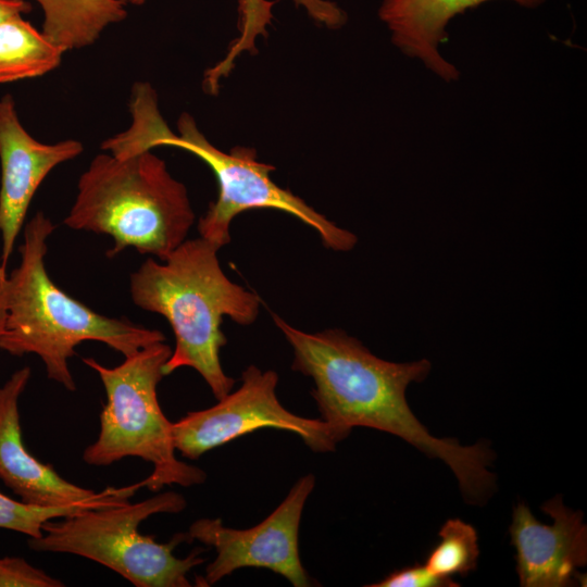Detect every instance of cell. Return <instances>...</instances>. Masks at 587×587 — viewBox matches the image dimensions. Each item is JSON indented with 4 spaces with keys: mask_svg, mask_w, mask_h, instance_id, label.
I'll return each instance as SVG.
<instances>
[{
    "mask_svg": "<svg viewBox=\"0 0 587 587\" xmlns=\"http://www.w3.org/2000/svg\"><path fill=\"white\" fill-rule=\"evenodd\" d=\"M278 375L249 365L241 386L211 408L188 412L172 424L175 449L187 459L203 453L261 428L288 430L298 435L313 452H332L347 436L321 419L296 415L282 405L276 387Z\"/></svg>",
    "mask_w": 587,
    "mask_h": 587,
    "instance_id": "8",
    "label": "cell"
},
{
    "mask_svg": "<svg viewBox=\"0 0 587 587\" xmlns=\"http://www.w3.org/2000/svg\"><path fill=\"white\" fill-rule=\"evenodd\" d=\"M32 11L26 0H0V24L14 15H23Z\"/></svg>",
    "mask_w": 587,
    "mask_h": 587,
    "instance_id": "22",
    "label": "cell"
},
{
    "mask_svg": "<svg viewBox=\"0 0 587 587\" xmlns=\"http://www.w3.org/2000/svg\"><path fill=\"white\" fill-rule=\"evenodd\" d=\"M439 542L429 552L425 567L436 577L451 579L476 569L479 555L476 529L459 519H450L439 529Z\"/></svg>",
    "mask_w": 587,
    "mask_h": 587,
    "instance_id": "17",
    "label": "cell"
},
{
    "mask_svg": "<svg viewBox=\"0 0 587 587\" xmlns=\"http://www.w3.org/2000/svg\"><path fill=\"white\" fill-rule=\"evenodd\" d=\"M187 505L178 492L166 491L142 501L87 509L47 521L39 538H28L32 550L68 553L95 561L136 587H190L188 573L205 562L198 547L186 558L173 551L191 542L188 533H176L161 544L139 532L146 519L159 513H179Z\"/></svg>",
    "mask_w": 587,
    "mask_h": 587,
    "instance_id": "6",
    "label": "cell"
},
{
    "mask_svg": "<svg viewBox=\"0 0 587 587\" xmlns=\"http://www.w3.org/2000/svg\"><path fill=\"white\" fill-rule=\"evenodd\" d=\"M64 583L20 557L0 558V587H63Z\"/></svg>",
    "mask_w": 587,
    "mask_h": 587,
    "instance_id": "18",
    "label": "cell"
},
{
    "mask_svg": "<svg viewBox=\"0 0 587 587\" xmlns=\"http://www.w3.org/2000/svg\"><path fill=\"white\" fill-rule=\"evenodd\" d=\"M195 222L187 188L151 150L114 157L97 154L80 175L64 224L112 237L113 258L134 247L164 261Z\"/></svg>",
    "mask_w": 587,
    "mask_h": 587,
    "instance_id": "4",
    "label": "cell"
},
{
    "mask_svg": "<svg viewBox=\"0 0 587 587\" xmlns=\"http://www.w3.org/2000/svg\"><path fill=\"white\" fill-rule=\"evenodd\" d=\"M272 316L292 348L291 370L314 380L311 396L322 421L347 437L353 427L400 437L429 458L444 461L469 503L487 500L496 487V475L488 470L494 455L487 445L462 446L455 439L433 436L408 404L405 390L412 382L427 377L428 360L386 361L342 329L305 333L275 313Z\"/></svg>",
    "mask_w": 587,
    "mask_h": 587,
    "instance_id": "1",
    "label": "cell"
},
{
    "mask_svg": "<svg viewBox=\"0 0 587 587\" xmlns=\"http://www.w3.org/2000/svg\"><path fill=\"white\" fill-rule=\"evenodd\" d=\"M491 0H383L378 16L391 33V41L404 54L421 60L447 82L458 78V70L438 51L447 39V25L467 9ZM536 8L546 0H509Z\"/></svg>",
    "mask_w": 587,
    "mask_h": 587,
    "instance_id": "13",
    "label": "cell"
},
{
    "mask_svg": "<svg viewBox=\"0 0 587 587\" xmlns=\"http://www.w3.org/2000/svg\"><path fill=\"white\" fill-rule=\"evenodd\" d=\"M138 482L124 487H108L104 495L98 499L65 507H35L0 492V528L24 534L28 538H39L42 535V524L47 521L68 516L87 509L129 502V499L141 488Z\"/></svg>",
    "mask_w": 587,
    "mask_h": 587,
    "instance_id": "16",
    "label": "cell"
},
{
    "mask_svg": "<svg viewBox=\"0 0 587 587\" xmlns=\"http://www.w3.org/2000/svg\"><path fill=\"white\" fill-rule=\"evenodd\" d=\"M297 5L305 8L317 22L330 28H338L347 21L346 13L334 2L326 0H294Z\"/></svg>",
    "mask_w": 587,
    "mask_h": 587,
    "instance_id": "21",
    "label": "cell"
},
{
    "mask_svg": "<svg viewBox=\"0 0 587 587\" xmlns=\"http://www.w3.org/2000/svg\"><path fill=\"white\" fill-rule=\"evenodd\" d=\"M42 9V34L63 51L95 43L127 16L124 0H34Z\"/></svg>",
    "mask_w": 587,
    "mask_h": 587,
    "instance_id": "14",
    "label": "cell"
},
{
    "mask_svg": "<svg viewBox=\"0 0 587 587\" xmlns=\"http://www.w3.org/2000/svg\"><path fill=\"white\" fill-rule=\"evenodd\" d=\"M80 141L36 140L20 122L11 95L0 98V233L5 267L29 204L46 176L59 164L79 155Z\"/></svg>",
    "mask_w": 587,
    "mask_h": 587,
    "instance_id": "10",
    "label": "cell"
},
{
    "mask_svg": "<svg viewBox=\"0 0 587 587\" xmlns=\"http://www.w3.org/2000/svg\"><path fill=\"white\" fill-rule=\"evenodd\" d=\"M63 51L23 15L0 24V84L42 76L57 68Z\"/></svg>",
    "mask_w": 587,
    "mask_h": 587,
    "instance_id": "15",
    "label": "cell"
},
{
    "mask_svg": "<svg viewBox=\"0 0 587 587\" xmlns=\"http://www.w3.org/2000/svg\"><path fill=\"white\" fill-rule=\"evenodd\" d=\"M315 485L313 474L300 477L282 503L262 522L248 529L223 525L221 519L195 521L188 535L214 548L216 558L207 565L202 586L216 584L242 567H263L285 577L295 587L312 586L298 545L304 503Z\"/></svg>",
    "mask_w": 587,
    "mask_h": 587,
    "instance_id": "9",
    "label": "cell"
},
{
    "mask_svg": "<svg viewBox=\"0 0 587 587\" xmlns=\"http://www.w3.org/2000/svg\"><path fill=\"white\" fill-rule=\"evenodd\" d=\"M541 510L553 523L541 524L529 508L517 503L509 532L516 550V572L522 587L573 586L578 569L587 563V527L580 511H572L555 496Z\"/></svg>",
    "mask_w": 587,
    "mask_h": 587,
    "instance_id": "11",
    "label": "cell"
},
{
    "mask_svg": "<svg viewBox=\"0 0 587 587\" xmlns=\"http://www.w3.org/2000/svg\"><path fill=\"white\" fill-rule=\"evenodd\" d=\"M171 354L172 349L163 341L138 350L114 367L93 358L83 359L97 372L107 395L98 438L85 448L84 462L108 466L127 457L140 458L153 466L141 480L153 492L171 485L191 487L207 479L203 470L176 458L173 423L158 401L157 387Z\"/></svg>",
    "mask_w": 587,
    "mask_h": 587,
    "instance_id": "5",
    "label": "cell"
},
{
    "mask_svg": "<svg viewBox=\"0 0 587 587\" xmlns=\"http://www.w3.org/2000/svg\"><path fill=\"white\" fill-rule=\"evenodd\" d=\"M54 228L41 211L25 225L21 262L0 287V349L15 357L38 355L48 378L75 391L68 359L80 342H103L126 358L165 341V336L127 319L99 314L60 289L45 267L47 239Z\"/></svg>",
    "mask_w": 587,
    "mask_h": 587,
    "instance_id": "2",
    "label": "cell"
},
{
    "mask_svg": "<svg viewBox=\"0 0 587 587\" xmlns=\"http://www.w3.org/2000/svg\"><path fill=\"white\" fill-rule=\"evenodd\" d=\"M218 250L202 237L186 239L163 263L148 259L130 275L133 302L164 316L174 332L175 348L163 366L164 376L191 367L217 400L235 385L220 361V350L227 344L223 317L249 325L260 310L259 297L224 274Z\"/></svg>",
    "mask_w": 587,
    "mask_h": 587,
    "instance_id": "3",
    "label": "cell"
},
{
    "mask_svg": "<svg viewBox=\"0 0 587 587\" xmlns=\"http://www.w3.org/2000/svg\"><path fill=\"white\" fill-rule=\"evenodd\" d=\"M369 587H454L459 586L452 579H441L433 575L425 565L415 564L391 572Z\"/></svg>",
    "mask_w": 587,
    "mask_h": 587,
    "instance_id": "19",
    "label": "cell"
},
{
    "mask_svg": "<svg viewBox=\"0 0 587 587\" xmlns=\"http://www.w3.org/2000/svg\"><path fill=\"white\" fill-rule=\"evenodd\" d=\"M5 277H7V274H5V267H3L2 265H0V287H1V284H2V282L4 280Z\"/></svg>",
    "mask_w": 587,
    "mask_h": 587,
    "instance_id": "23",
    "label": "cell"
},
{
    "mask_svg": "<svg viewBox=\"0 0 587 587\" xmlns=\"http://www.w3.org/2000/svg\"><path fill=\"white\" fill-rule=\"evenodd\" d=\"M133 5H141L148 0H124ZM271 3L265 0H241V29L246 38H254L265 29L271 18Z\"/></svg>",
    "mask_w": 587,
    "mask_h": 587,
    "instance_id": "20",
    "label": "cell"
},
{
    "mask_svg": "<svg viewBox=\"0 0 587 587\" xmlns=\"http://www.w3.org/2000/svg\"><path fill=\"white\" fill-rule=\"evenodd\" d=\"M30 376V367L24 366L0 387V480L22 502L35 507H65L100 498L107 488L96 492L75 485L26 449L18 399Z\"/></svg>",
    "mask_w": 587,
    "mask_h": 587,
    "instance_id": "12",
    "label": "cell"
},
{
    "mask_svg": "<svg viewBox=\"0 0 587 587\" xmlns=\"http://www.w3.org/2000/svg\"><path fill=\"white\" fill-rule=\"evenodd\" d=\"M178 134L172 130L159 147H176L205 162L218 183L217 199L199 220L200 237L218 249L229 242V225L236 215L252 209H275L289 213L314 228L323 245L334 251H349L357 236L327 220L291 191L280 188L270 177L274 166L257 160L255 150L235 147L224 152L199 130L189 113L177 121Z\"/></svg>",
    "mask_w": 587,
    "mask_h": 587,
    "instance_id": "7",
    "label": "cell"
}]
</instances>
